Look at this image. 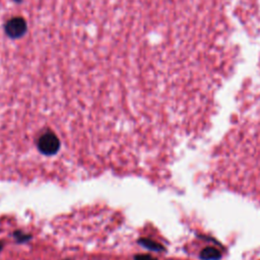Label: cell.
Listing matches in <instances>:
<instances>
[{
	"label": "cell",
	"mask_w": 260,
	"mask_h": 260,
	"mask_svg": "<svg viewBox=\"0 0 260 260\" xmlns=\"http://www.w3.org/2000/svg\"><path fill=\"white\" fill-rule=\"evenodd\" d=\"M60 148L58 137L50 132L43 134L38 140V149L46 155H53Z\"/></svg>",
	"instance_id": "6da1fadb"
},
{
	"label": "cell",
	"mask_w": 260,
	"mask_h": 260,
	"mask_svg": "<svg viewBox=\"0 0 260 260\" xmlns=\"http://www.w3.org/2000/svg\"><path fill=\"white\" fill-rule=\"evenodd\" d=\"M26 21L20 16L11 17L5 23V32L11 39H18L26 31Z\"/></svg>",
	"instance_id": "7a4b0ae2"
},
{
	"label": "cell",
	"mask_w": 260,
	"mask_h": 260,
	"mask_svg": "<svg viewBox=\"0 0 260 260\" xmlns=\"http://www.w3.org/2000/svg\"><path fill=\"white\" fill-rule=\"evenodd\" d=\"M219 252L214 248H206L201 252V258L204 260H217L219 258Z\"/></svg>",
	"instance_id": "3957f363"
}]
</instances>
